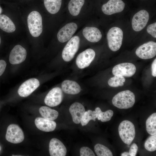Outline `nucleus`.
Listing matches in <instances>:
<instances>
[{
  "label": "nucleus",
  "instance_id": "1",
  "mask_svg": "<svg viewBox=\"0 0 156 156\" xmlns=\"http://www.w3.org/2000/svg\"><path fill=\"white\" fill-rule=\"evenodd\" d=\"M135 101L134 94L129 90L119 92L113 97V104L120 109H127L132 107Z\"/></svg>",
  "mask_w": 156,
  "mask_h": 156
},
{
  "label": "nucleus",
  "instance_id": "2",
  "mask_svg": "<svg viewBox=\"0 0 156 156\" xmlns=\"http://www.w3.org/2000/svg\"><path fill=\"white\" fill-rule=\"evenodd\" d=\"M28 26L31 35L34 37H38L42 31V19L39 12L36 11L31 12L27 18Z\"/></svg>",
  "mask_w": 156,
  "mask_h": 156
},
{
  "label": "nucleus",
  "instance_id": "3",
  "mask_svg": "<svg viewBox=\"0 0 156 156\" xmlns=\"http://www.w3.org/2000/svg\"><path fill=\"white\" fill-rule=\"evenodd\" d=\"M118 130L119 136L122 141L127 144L130 145L135 135L133 124L129 120H123L120 123Z\"/></svg>",
  "mask_w": 156,
  "mask_h": 156
},
{
  "label": "nucleus",
  "instance_id": "4",
  "mask_svg": "<svg viewBox=\"0 0 156 156\" xmlns=\"http://www.w3.org/2000/svg\"><path fill=\"white\" fill-rule=\"evenodd\" d=\"M123 32L118 27L111 28L108 31L107 39L109 48L112 51H116L120 48L122 43Z\"/></svg>",
  "mask_w": 156,
  "mask_h": 156
},
{
  "label": "nucleus",
  "instance_id": "5",
  "mask_svg": "<svg viewBox=\"0 0 156 156\" xmlns=\"http://www.w3.org/2000/svg\"><path fill=\"white\" fill-rule=\"evenodd\" d=\"M80 39L77 36L70 38L64 48L62 53L63 60L65 62L71 61L78 51Z\"/></svg>",
  "mask_w": 156,
  "mask_h": 156
},
{
  "label": "nucleus",
  "instance_id": "6",
  "mask_svg": "<svg viewBox=\"0 0 156 156\" xmlns=\"http://www.w3.org/2000/svg\"><path fill=\"white\" fill-rule=\"evenodd\" d=\"M136 55L144 60L150 59L156 55V43L150 41L139 46L135 51Z\"/></svg>",
  "mask_w": 156,
  "mask_h": 156
},
{
  "label": "nucleus",
  "instance_id": "7",
  "mask_svg": "<svg viewBox=\"0 0 156 156\" xmlns=\"http://www.w3.org/2000/svg\"><path fill=\"white\" fill-rule=\"evenodd\" d=\"M5 138L10 143L18 144L23 141L24 135L23 130L18 125L11 124L7 128Z\"/></svg>",
  "mask_w": 156,
  "mask_h": 156
},
{
  "label": "nucleus",
  "instance_id": "8",
  "mask_svg": "<svg viewBox=\"0 0 156 156\" xmlns=\"http://www.w3.org/2000/svg\"><path fill=\"white\" fill-rule=\"evenodd\" d=\"M149 19V14L146 10H140L133 17L131 22L133 29L136 31H140L146 26Z\"/></svg>",
  "mask_w": 156,
  "mask_h": 156
},
{
  "label": "nucleus",
  "instance_id": "9",
  "mask_svg": "<svg viewBox=\"0 0 156 156\" xmlns=\"http://www.w3.org/2000/svg\"><path fill=\"white\" fill-rule=\"evenodd\" d=\"M63 98L62 89L59 87H55L50 90L45 96L44 102L47 105L53 107L60 104Z\"/></svg>",
  "mask_w": 156,
  "mask_h": 156
},
{
  "label": "nucleus",
  "instance_id": "10",
  "mask_svg": "<svg viewBox=\"0 0 156 156\" xmlns=\"http://www.w3.org/2000/svg\"><path fill=\"white\" fill-rule=\"evenodd\" d=\"M95 55L94 51L87 49L79 53L77 56L76 63L77 67L82 69L88 66L94 59Z\"/></svg>",
  "mask_w": 156,
  "mask_h": 156
},
{
  "label": "nucleus",
  "instance_id": "11",
  "mask_svg": "<svg viewBox=\"0 0 156 156\" xmlns=\"http://www.w3.org/2000/svg\"><path fill=\"white\" fill-rule=\"evenodd\" d=\"M40 84V82L37 79H29L20 86L18 91V93L22 97H27L39 86Z\"/></svg>",
  "mask_w": 156,
  "mask_h": 156
},
{
  "label": "nucleus",
  "instance_id": "12",
  "mask_svg": "<svg viewBox=\"0 0 156 156\" xmlns=\"http://www.w3.org/2000/svg\"><path fill=\"white\" fill-rule=\"evenodd\" d=\"M125 6L122 0H109L102 5L101 9L105 14L110 15L122 12Z\"/></svg>",
  "mask_w": 156,
  "mask_h": 156
},
{
  "label": "nucleus",
  "instance_id": "13",
  "mask_svg": "<svg viewBox=\"0 0 156 156\" xmlns=\"http://www.w3.org/2000/svg\"><path fill=\"white\" fill-rule=\"evenodd\" d=\"M136 71V67L132 63L128 62L118 64L113 68L112 73L114 75L119 74L124 77H130L133 76Z\"/></svg>",
  "mask_w": 156,
  "mask_h": 156
},
{
  "label": "nucleus",
  "instance_id": "14",
  "mask_svg": "<svg viewBox=\"0 0 156 156\" xmlns=\"http://www.w3.org/2000/svg\"><path fill=\"white\" fill-rule=\"evenodd\" d=\"M77 28V25L74 23L66 24L58 31L57 35L58 40L62 43L67 41L70 39Z\"/></svg>",
  "mask_w": 156,
  "mask_h": 156
},
{
  "label": "nucleus",
  "instance_id": "15",
  "mask_svg": "<svg viewBox=\"0 0 156 156\" xmlns=\"http://www.w3.org/2000/svg\"><path fill=\"white\" fill-rule=\"evenodd\" d=\"M27 56L26 49L20 45H16L11 51L9 56L10 63L13 64H20L25 60Z\"/></svg>",
  "mask_w": 156,
  "mask_h": 156
},
{
  "label": "nucleus",
  "instance_id": "16",
  "mask_svg": "<svg viewBox=\"0 0 156 156\" xmlns=\"http://www.w3.org/2000/svg\"><path fill=\"white\" fill-rule=\"evenodd\" d=\"M49 150L51 156H65L67 152L63 144L58 139L54 138L50 141Z\"/></svg>",
  "mask_w": 156,
  "mask_h": 156
},
{
  "label": "nucleus",
  "instance_id": "17",
  "mask_svg": "<svg viewBox=\"0 0 156 156\" xmlns=\"http://www.w3.org/2000/svg\"><path fill=\"white\" fill-rule=\"evenodd\" d=\"M73 122L76 124L81 122L82 118L85 112V109L81 103L75 102L72 104L69 109Z\"/></svg>",
  "mask_w": 156,
  "mask_h": 156
},
{
  "label": "nucleus",
  "instance_id": "18",
  "mask_svg": "<svg viewBox=\"0 0 156 156\" xmlns=\"http://www.w3.org/2000/svg\"><path fill=\"white\" fill-rule=\"evenodd\" d=\"M35 123L38 129L47 132L54 131L56 126V122L53 120L41 117L36 118L35 120Z\"/></svg>",
  "mask_w": 156,
  "mask_h": 156
},
{
  "label": "nucleus",
  "instance_id": "19",
  "mask_svg": "<svg viewBox=\"0 0 156 156\" xmlns=\"http://www.w3.org/2000/svg\"><path fill=\"white\" fill-rule=\"evenodd\" d=\"M83 34L88 40L92 42L99 41L102 37L100 31L95 27H86L83 30Z\"/></svg>",
  "mask_w": 156,
  "mask_h": 156
},
{
  "label": "nucleus",
  "instance_id": "20",
  "mask_svg": "<svg viewBox=\"0 0 156 156\" xmlns=\"http://www.w3.org/2000/svg\"><path fill=\"white\" fill-rule=\"evenodd\" d=\"M61 87L62 90L68 94H77L81 90L80 86L77 82L68 80H65L62 82Z\"/></svg>",
  "mask_w": 156,
  "mask_h": 156
},
{
  "label": "nucleus",
  "instance_id": "21",
  "mask_svg": "<svg viewBox=\"0 0 156 156\" xmlns=\"http://www.w3.org/2000/svg\"><path fill=\"white\" fill-rule=\"evenodd\" d=\"M0 28L8 33L14 32L15 26L12 20L4 14L0 15Z\"/></svg>",
  "mask_w": 156,
  "mask_h": 156
},
{
  "label": "nucleus",
  "instance_id": "22",
  "mask_svg": "<svg viewBox=\"0 0 156 156\" xmlns=\"http://www.w3.org/2000/svg\"><path fill=\"white\" fill-rule=\"evenodd\" d=\"M84 2L85 0H70L68 5L70 14L75 16L79 15Z\"/></svg>",
  "mask_w": 156,
  "mask_h": 156
},
{
  "label": "nucleus",
  "instance_id": "23",
  "mask_svg": "<svg viewBox=\"0 0 156 156\" xmlns=\"http://www.w3.org/2000/svg\"><path fill=\"white\" fill-rule=\"evenodd\" d=\"M44 6L50 13L54 14L60 10L62 4V0H44Z\"/></svg>",
  "mask_w": 156,
  "mask_h": 156
},
{
  "label": "nucleus",
  "instance_id": "24",
  "mask_svg": "<svg viewBox=\"0 0 156 156\" xmlns=\"http://www.w3.org/2000/svg\"><path fill=\"white\" fill-rule=\"evenodd\" d=\"M39 112L43 118L51 120L56 119L59 114L56 110L46 106L41 107L39 109Z\"/></svg>",
  "mask_w": 156,
  "mask_h": 156
},
{
  "label": "nucleus",
  "instance_id": "25",
  "mask_svg": "<svg viewBox=\"0 0 156 156\" xmlns=\"http://www.w3.org/2000/svg\"><path fill=\"white\" fill-rule=\"evenodd\" d=\"M146 129L147 133L151 135L156 133V113L151 115L147 119L146 122Z\"/></svg>",
  "mask_w": 156,
  "mask_h": 156
},
{
  "label": "nucleus",
  "instance_id": "26",
  "mask_svg": "<svg viewBox=\"0 0 156 156\" xmlns=\"http://www.w3.org/2000/svg\"><path fill=\"white\" fill-rule=\"evenodd\" d=\"M95 111L97 113L98 120L103 122L110 120L114 114L113 111L111 110H108L103 112L99 107H96Z\"/></svg>",
  "mask_w": 156,
  "mask_h": 156
},
{
  "label": "nucleus",
  "instance_id": "27",
  "mask_svg": "<svg viewBox=\"0 0 156 156\" xmlns=\"http://www.w3.org/2000/svg\"><path fill=\"white\" fill-rule=\"evenodd\" d=\"M125 81V79L124 77L117 74L110 78L108 80V83L111 87H117L123 86Z\"/></svg>",
  "mask_w": 156,
  "mask_h": 156
},
{
  "label": "nucleus",
  "instance_id": "28",
  "mask_svg": "<svg viewBox=\"0 0 156 156\" xmlns=\"http://www.w3.org/2000/svg\"><path fill=\"white\" fill-rule=\"evenodd\" d=\"M97 113L95 111H92L90 110H88L87 111H85L81 121L82 126L86 125L91 120L95 121L96 119L97 118Z\"/></svg>",
  "mask_w": 156,
  "mask_h": 156
},
{
  "label": "nucleus",
  "instance_id": "29",
  "mask_svg": "<svg viewBox=\"0 0 156 156\" xmlns=\"http://www.w3.org/2000/svg\"><path fill=\"white\" fill-rule=\"evenodd\" d=\"M94 150L98 156H112L113 154L110 150L105 146L97 144L94 146Z\"/></svg>",
  "mask_w": 156,
  "mask_h": 156
},
{
  "label": "nucleus",
  "instance_id": "30",
  "mask_svg": "<svg viewBox=\"0 0 156 156\" xmlns=\"http://www.w3.org/2000/svg\"><path fill=\"white\" fill-rule=\"evenodd\" d=\"M151 135L146 141L144 147L147 151L153 152L156 150V134Z\"/></svg>",
  "mask_w": 156,
  "mask_h": 156
},
{
  "label": "nucleus",
  "instance_id": "31",
  "mask_svg": "<svg viewBox=\"0 0 156 156\" xmlns=\"http://www.w3.org/2000/svg\"><path fill=\"white\" fill-rule=\"evenodd\" d=\"M81 156H95L93 152L90 148L87 147H82L80 150Z\"/></svg>",
  "mask_w": 156,
  "mask_h": 156
},
{
  "label": "nucleus",
  "instance_id": "32",
  "mask_svg": "<svg viewBox=\"0 0 156 156\" xmlns=\"http://www.w3.org/2000/svg\"><path fill=\"white\" fill-rule=\"evenodd\" d=\"M156 23L149 25L146 29L147 32L153 37L156 38Z\"/></svg>",
  "mask_w": 156,
  "mask_h": 156
},
{
  "label": "nucleus",
  "instance_id": "33",
  "mask_svg": "<svg viewBox=\"0 0 156 156\" xmlns=\"http://www.w3.org/2000/svg\"><path fill=\"white\" fill-rule=\"evenodd\" d=\"M138 149V147L136 144L135 143H133L131 146L128 152L129 156H136Z\"/></svg>",
  "mask_w": 156,
  "mask_h": 156
},
{
  "label": "nucleus",
  "instance_id": "34",
  "mask_svg": "<svg viewBox=\"0 0 156 156\" xmlns=\"http://www.w3.org/2000/svg\"><path fill=\"white\" fill-rule=\"evenodd\" d=\"M6 66V62L3 60H0V76L4 73Z\"/></svg>",
  "mask_w": 156,
  "mask_h": 156
},
{
  "label": "nucleus",
  "instance_id": "35",
  "mask_svg": "<svg viewBox=\"0 0 156 156\" xmlns=\"http://www.w3.org/2000/svg\"><path fill=\"white\" fill-rule=\"evenodd\" d=\"M152 75L154 77L156 76V59L153 61L151 65Z\"/></svg>",
  "mask_w": 156,
  "mask_h": 156
},
{
  "label": "nucleus",
  "instance_id": "36",
  "mask_svg": "<svg viewBox=\"0 0 156 156\" xmlns=\"http://www.w3.org/2000/svg\"><path fill=\"white\" fill-rule=\"evenodd\" d=\"M121 156H129V153L128 152H124L122 153L121 154Z\"/></svg>",
  "mask_w": 156,
  "mask_h": 156
},
{
  "label": "nucleus",
  "instance_id": "37",
  "mask_svg": "<svg viewBox=\"0 0 156 156\" xmlns=\"http://www.w3.org/2000/svg\"><path fill=\"white\" fill-rule=\"evenodd\" d=\"M1 37H0V44H1Z\"/></svg>",
  "mask_w": 156,
  "mask_h": 156
},
{
  "label": "nucleus",
  "instance_id": "38",
  "mask_svg": "<svg viewBox=\"0 0 156 156\" xmlns=\"http://www.w3.org/2000/svg\"><path fill=\"white\" fill-rule=\"evenodd\" d=\"M1 9L0 8V14L1 13Z\"/></svg>",
  "mask_w": 156,
  "mask_h": 156
},
{
  "label": "nucleus",
  "instance_id": "39",
  "mask_svg": "<svg viewBox=\"0 0 156 156\" xmlns=\"http://www.w3.org/2000/svg\"><path fill=\"white\" fill-rule=\"evenodd\" d=\"M1 146H0V151L1 150Z\"/></svg>",
  "mask_w": 156,
  "mask_h": 156
}]
</instances>
